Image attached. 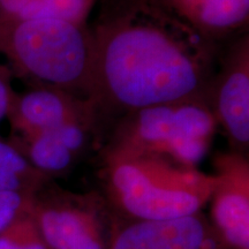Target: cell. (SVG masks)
Instances as JSON below:
<instances>
[{"instance_id":"obj_19","label":"cell","mask_w":249,"mask_h":249,"mask_svg":"<svg viewBox=\"0 0 249 249\" xmlns=\"http://www.w3.org/2000/svg\"><path fill=\"white\" fill-rule=\"evenodd\" d=\"M108 1H114V0H108Z\"/></svg>"},{"instance_id":"obj_3","label":"cell","mask_w":249,"mask_h":249,"mask_svg":"<svg viewBox=\"0 0 249 249\" xmlns=\"http://www.w3.org/2000/svg\"><path fill=\"white\" fill-rule=\"evenodd\" d=\"M0 54L11 71L33 86L90 97L92 38L82 24L0 17Z\"/></svg>"},{"instance_id":"obj_15","label":"cell","mask_w":249,"mask_h":249,"mask_svg":"<svg viewBox=\"0 0 249 249\" xmlns=\"http://www.w3.org/2000/svg\"><path fill=\"white\" fill-rule=\"evenodd\" d=\"M34 196L20 192H0V233L29 213Z\"/></svg>"},{"instance_id":"obj_11","label":"cell","mask_w":249,"mask_h":249,"mask_svg":"<svg viewBox=\"0 0 249 249\" xmlns=\"http://www.w3.org/2000/svg\"><path fill=\"white\" fill-rule=\"evenodd\" d=\"M248 14L249 0H205L183 18L200 34L213 35L244 24Z\"/></svg>"},{"instance_id":"obj_6","label":"cell","mask_w":249,"mask_h":249,"mask_svg":"<svg viewBox=\"0 0 249 249\" xmlns=\"http://www.w3.org/2000/svg\"><path fill=\"white\" fill-rule=\"evenodd\" d=\"M211 224L230 249H249V165L244 156L222 155L214 161Z\"/></svg>"},{"instance_id":"obj_17","label":"cell","mask_w":249,"mask_h":249,"mask_svg":"<svg viewBox=\"0 0 249 249\" xmlns=\"http://www.w3.org/2000/svg\"><path fill=\"white\" fill-rule=\"evenodd\" d=\"M14 91L11 87V73L0 65V124L7 117Z\"/></svg>"},{"instance_id":"obj_5","label":"cell","mask_w":249,"mask_h":249,"mask_svg":"<svg viewBox=\"0 0 249 249\" xmlns=\"http://www.w3.org/2000/svg\"><path fill=\"white\" fill-rule=\"evenodd\" d=\"M31 214L49 249H110L119 218L97 194H73L51 182L35 194Z\"/></svg>"},{"instance_id":"obj_9","label":"cell","mask_w":249,"mask_h":249,"mask_svg":"<svg viewBox=\"0 0 249 249\" xmlns=\"http://www.w3.org/2000/svg\"><path fill=\"white\" fill-rule=\"evenodd\" d=\"M247 40L233 51L214 93L216 119L236 148L249 142V58Z\"/></svg>"},{"instance_id":"obj_4","label":"cell","mask_w":249,"mask_h":249,"mask_svg":"<svg viewBox=\"0 0 249 249\" xmlns=\"http://www.w3.org/2000/svg\"><path fill=\"white\" fill-rule=\"evenodd\" d=\"M112 148L165 156L196 167L209 150L217 119L200 99L139 110Z\"/></svg>"},{"instance_id":"obj_2","label":"cell","mask_w":249,"mask_h":249,"mask_svg":"<svg viewBox=\"0 0 249 249\" xmlns=\"http://www.w3.org/2000/svg\"><path fill=\"white\" fill-rule=\"evenodd\" d=\"M108 205L119 219L166 220L201 213L216 177L165 156L111 148L105 156Z\"/></svg>"},{"instance_id":"obj_12","label":"cell","mask_w":249,"mask_h":249,"mask_svg":"<svg viewBox=\"0 0 249 249\" xmlns=\"http://www.w3.org/2000/svg\"><path fill=\"white\" fill-rule=\"evenodd\" d=\"M51 182L12 144L0 138V192H20L35 195Z\"/></svg>"},{"instance_id":"obj_7","label":"cell","mask_w":249,"mask_h":249,"mask_svg":"<svg viewBox=\"0 0 249 249\" xmlns=\"http://www.w3.org/2000/svg\"><path fill=\"white\" fill-rule=\"evenodd\" d=\"M110 249H230L201 213L166 220H121Z\"/></svg>"},{"instance_id":"obj_18","label":"cell","mask_w":249,"mask_h":249,"mask_svg":"<svg viewBox=\"0 0 249 249\" xmlns=\"http://www.w3.org/2000/svg\"><path fill=\"white\" fill-rule=\"evenodd\" d=\"M203 1H205V0H176L171 5L170 11H176L179 18H185L192 9H194L196 6H198Z\"/></svg>"},{"instance_id":"obj_10","label":"cell","mask_w":249,"mask_h":249,"mask_svg":"<svg viewBox=\"0 0 249 249\" xmlns=\"http://www.w3.org/2000/svg\"><path fill=\"white\" fill-rule=\"evenodd\" d=\"M11 143L37 171L50 178L67 172L76 158L52 130L15 138Z\"/></svg>"},{"instance_id":"obj_14","label":"cell","mask_w":249,"mask_h":249,"mask_svg":"<svg viewBox=\"0 0 249 249\" xmlns=\"http://www.w3.org/2000/svg\"><path fill=\"white\" fill-rule=\"evenodd\" d=\"M93 0H42L29 18H53L85 26Z\"/></svg>"},{"instance_id":"obj_1","label":"cell","mask_w":249,"mask_h":249,"mask_svg":"<svg viewBox=\"0 0 249 249\" xmlns=\"http://www.w3.org/2000/svg\"><path fill=\"white\" fill-rule=\"evenodd\" d=\"M90 98L129 112L201 97L210 53L194 28L151 2L105 7L91 34Z\"/></svg>"},{"instance_id":"obj_16","label":"cell","mask_w":249,"mask_h":249,"mask_svg":"<svg viewBox=\"0 0 249 249\" xmlns=\"http://www.w3.org/2000/svg\"><path fill=\"white\" fill-rule=\"evenodd\" d=\"M51 130L75 157L85 149L88 136L83 127V121H70Z\"/></svg>"},{"instance_id":"obj_8","label":"cell","mask_w":249,"mask_h":249,"mask_svg":"<svg viewBox=\"0 0 249 249\" xmlns=\"http://www.w3.org/2000/svg\"><path fill=\"white\" fill-rule=\"evenodd\" d=\"M70 95L60 90L35 87L18 95L14 93L7 117L18 138L46 132L70 123L82 121L88 110L77 107Z\"/></svg>"},{"instance_id":"obj_13","label":"cell","mask_w":249,"mask_h":249,"mask_svg":"<svg viewBox=\"0 0 249 249\" xmlns=\"http://www.w3.org/2000/svg\"><path fill=\"white\" fill-rule=\"evenodd\" d=\"M0 249H49L31 214V209L0 233Z\"/></svg>"}]
</instances>
